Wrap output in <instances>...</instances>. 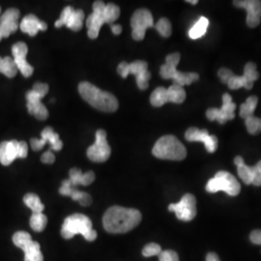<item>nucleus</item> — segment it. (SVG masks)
<instances>
[{
  "mask_svg": "<svg viewBox=\"0 0 261 261\" xmlns=\"http://www.w3.org/2000/svg\"><path fill=\"white\" fill-rule=\"evenodd\" d=\"M141 219V213L137 209L112 206L103 215V225L110 233H126L138 226Z\"/></svg>",
  "mask_w": 261,
  "mask_h": 261,
  "instance_id": "1",
  "label": "nucleus"
},
{
  "mask_svg": "<svg viewBox=\"0 0 261 261\" xmlns=\"http://www.w3.org/2000/svg\"><path fill=\"white\" fill-rule=\"evenodd\" d=\"M79 92L85 102L98 111L114 112L118 109V100L112 93L103 91L88 82L79 84Z\"/></svg>",
  "mask_w": 261,
  "mask_h": 261,
  "instance_id": "2",
  "label": "nucleus"
},
{
  "mask_svg": "<svg viewBox=\"0 0 261 261\" xmlns=\"http://www.w3.org/2000/svg\"><path fill=\"white\" fill-rule=\"evenodd\" d=\"M76 234H82L89 242L96 240L97 232L92 228V222L87 216L76 213L66 218L61 227L62 237L71 239Z\"/></svg>",
  "mask_w": 261,
  "mask_h": 261,
  "instance_id": "3",
  "label": "nucleus"
},
{
  "mask_svg": "<svg viewBox=\"0 0 261 261\" xmlns=\"http://www.w3.org/2000/svg\"><path fill=\"white\" fill-rule=\"evenodd\" d=\"M152 154L156 158L170 161H183L187 157L184 144L174 136H164L155 143Z\"/></svg>",
  "mask_w": 261,
  "mask_h": 261,
  "instance_id": "4",
  "label": "nucleus"
},
{
  "mask_svg": "<svg viewBox=\"0 0 261 261\" xmlns=\"http://www.w3.org/2000/svg\"><path fill=\"white\" fill-rule=\"evenodd\" d=\"M181 56L178 53L170 54L166 58V64L161 67L160 74L165 80H173V84L179 86L190 85L199 79L196 73H182L176 69V66L180 62Z\"/></svg>",
  "mask_w": 261,
  "mask_h": 261,
  "instance_id": "5",
  "label": "nucleus"
},
{
  "mask_svg": "<svg viewBox=\"0 0 261 261\" xmlns=\"http://www.w3.org/2000/svg\"><path fill=\"white\" fill-rule=\"evenodd\" d=\"M206 191L211 194L223 191L228 196H236L240 194L241 185L232 174L222 170L217 172L214 177L208 181Z\"/></svg>",
  "mask_w": 261,
  "mask_h": 261,
  "instance_id": "6",
  "label": "nucleus"
},
{
  "mask_svg": "<svg viewBox=\"0 0 261 261\" xmlns=\"http://www.w3.org/2000/svg\"><path fill=\"white\" fill-rule=\"evenodd\" d=\"M117 72L123 79L127 77L130 74L136 75L137 84L141 90H145L149 86L151 74L148 71V64L145 61L137 60V61H134L132 63L122 62L118 65Z\"/></svg>",
  "mask_w": 261,
  "mask_h": 261,
  "instance_id": "7",
  "label": "nucleus"
},
{
  "mask_svg": "<svg viewBox=\"0 0 261 261\" xmlns=\"http://www.w3.org/2000/svg\"><path fill=\"white\" fill-rule=\"evenodd\" d=\"M13 242L24 252V261H44L40 245L33 241L27 231H18L13 235Z\"/></svg>",
  "mask_w": 261,
  "mask_h": 261,
  "instance_id": "8",
  "label": "nucleus"
},
{
  "mask_svg": "<svg viewBox=\"0 0 261 261\" xmlns=\"http://www.w3.org/2000/svg\"><path fill=\"white\" fill-rule=\"evenodd\" d=\"M132 36L136 41H141L145 37V32L154 27V19L149 10H137L130 19Z\"/></svg>",
  "mask_w": 261,
  "mask_h": 261,
  "instance_id": "9",
  "label": "nucleus"
},
{
  "mask_svg": "<svg viewBox=\"0 0 261 261\" xmlns=\"http://www.w3.org/2000/svg\"><path fill=\"white\" fill-rule=\"evenodd\" d=\"M112 149L107 140V132H96V141L87 149V157L94 163H103L111 157Z\"/></svg>",
  "mask_w": 261,
  "mask_h": 261,
  "instance_id": "10",
  "label": "nucleus"
},
{
  "mask_svg": "<svg viewBox=\"0 0 261 261\" xmlns=\"http://www.w3.org/2000/svg\"><path fill=\"white\" fill-rule=\"evenodd\" d=\"M168 210L174 212L180 221L190 222L196 216V196L192 194H186L182 196L178 203L169 204Z\"/></svg>",
  "mask_w": 261,
  "mask_h": 261,
  "instance_id": "11",
  "label": "nucleus"
},
{
  "mask_svg": "<svg viewBox=\"0 0 261 261\" xmlns=\"http://www.w3.org/2000/svg\"><path fill=\"white\" fill-rule=\"evenodd\" d=\"M234 164L237 167L238 176L246 185L261 186V160L255 166L249 167L241 156H237L234 159Z\"/></svg>",
  "mask_w": 261,
  "mask_h": 261,
  "instance_id": "12",
  "label": "nucleus"
},
{
  "mask_svg": "<svg viewBox=\"0 0 261 261\" xmlns=\"http://www.w3.org/2000/svg\"><path fill=\"white\" fill-rule=\"evenodd\" d=\"M236 105L232 102V98L228 93L223 95V107L221 109L211 108L206 112V117L210 121L219 122L220 124H224L228 120H232L235 117Z\"/></svg>",
  "mask_w": 261,
  "mask_h": 261,
  "instance_id": "13",
  "label": "nucleus"
},
{
  "mask_svg": "<svg viewBox=\"0 0 261 261\" xmlns=\"http://www.w3.org/2000/svg\"><path fill=\"white\" fill-rule=\"evenodd\" d=\"M105 2L103 1H95L93 4V13L89 15L86 19V27L88 28V37L90 39H96L99 36L100 29L103 23H106L103 11L106 8Z\"/></svg>",
  "mask_w": 261,
  "mask_h": 261,
  "instance_id": "14",
  "label": "nucleus"
},
{
  "mask_svg": "<svg viewBox=\"0 0 261 261\" xmlns=\"http://www.w3.org/2000/svg\"><path fill=\"white\" fill-rule=\"evenodd\" d=\"M41 140L37 139H31L30 140V145L31 148L34 151H40L43 149V147L49 143L50 148L55 151H60L63 147V142L59 139V135L54 132V129L51 127H47L41 133Z\"/></svg>",
  "mask_w": 261,
  "mask_h": 261,
  "instance_id": "15",
  "label": "nucleus"
},
{
  "mask_svg": "<svg viewBox=\"0 0 261 261\" xmlns=\"http://www.w3.org/2000/svg\"><path fill=\"white\" fill-rule=\"evenodd\" d=\"M234 6L247 10V24L249 28H256L260 23V0H235Z\"/></svg>",
  "mask_w": 261,
  "mask_h": 261,
  "instance_id": "16",
  "label": "nucleus"
},
{
  "mask_svg": "<svg viewBox=\"0 0 261 261\" xmlns=\"http://www.w3.org/2000/svg\"><path fill=\"white\" fill-rule=\"evenodd\" d=\"M188 141H201L204 143L205 148L209 153H214L218 148V139L216 136L209 135L207 130H199L196 127L189 128L185 134Z\"/></svg>",
  "mask_w": 261,
  "mask_h": 261,
  "instance_id": "17",
  "label": "nucleus"
},
{
  "mask_svg": "<svg viewBox=\"0 0 261 261\" xmlns=\"http://www.w3.org/2000/svg\"><path fill=\"white\" fill-rule=\"evenodd\" d=\"M42 99L43 98L33 90H30L27 93L28 112L34 115L38 120H46L48 117L47 108L41 103Z\"/></svg>",
  "mask_w": 261,
  "mask_h": 261,
  "instance_id": "18",
  "label": "nucleus"
},
{
  "mask_svg": "<svg viewBox=\"0 0 261 261\" xmlns=\"http://www.w3.org/2000/svg\"><path fill=\"white\" fill-rule=\"evenodd\" d=\"M19 158V141L11 140L0 143V163L3 166H9Z\"/></svg>",
  "mask_w": 261,
  "mask_h": 261,
  "instance_id": "19",
  "label": "nucleus"
},
{
  "mask_svg": "<svg viewBox=\"0 0 261 261\" xmlns=\"http://www.w3.org/2000/svg\"><path fill=\"white\" fill-rule=\"evenodd\" d=\"M19 28L22 32L28 33L30 36L37 35L39 31H46L47 29V24L46 22L40 20L34 15H28L21 20Z\"/></svg>",
  "mask_w": 261,
  "mask_h": 261,
  "instance_id": "20",
  "label": "nucleus"
},
{
  "mask_svg": "<svg viewBox=\"0 0 261 261\" xmlns=\"http://www.w3.org/2000/svg\"><path fill=\"white\" fill-rule=\"evenodd\" d=\"M168 103H182L186 100V91L182 86L172 84L168 88Z\"/></svg>",
  "mask_w": 261,
  "mask_h": 261,
  "instance_id": "21",
  "label": "nucleus"
},
{
  "mask_svg": "<svg viewBox=\"0 0 261 261\" xmlns=\"http://www.w3.org/2000/svg\"><path fill=\"white\" fill-rule=\"evenodd\" d=\"M150 103L156 108L163 107L165 103H168V89L163 86L156 88L151 94Z\"/></svg>",
  "mask_w": 261,
  "mask_h": 261,
  "instance_id": "22",
  "label": "nucleus"
},
{
  "mask_svg": "<svg viewBox=\"0 0 261 261\" xmlns=\"http://www.w3.org/2000/svg\"><path fill=\"white\" fill-rule=\"evenodd\" d=\"M208 25H209L208 19H206L205 17H201L196 21V24L190 29L189 36L191 39H194V40L202 37L207 31Z\"/></svg>",
  "mask_w": 261,
  "mask_h": 261,
  "instance_id": "23",
  "label": "nucleus"
},
{
  "mask_svg": "<svg viewBox=\"0 0 261 261\" xmlns=\"http://www.w3.org/2000/svg\"><path fill=\"white\" fill-rule=\"evenodd\" d=\"M23 202L24 204L28 206V208H30L32 210L33 213H43L45 206L41 202L40 198L37 195L35 194H28L23 197Z\"/></svg>",
  "mask_w": 261,
  "mask_h": 261,
  "instance_id": "24",
  "label": "nucleus"
},
{
  "mask_svg": "<svg viewBox=\"0 0 261 261\" xmlns=\"http://www.w3.org/2000/svg\"><path fill=\"white\" fill-rule=\"evenodd\" d=\"M226 84L230 89H233V90L239 89L241 87H244L246 89H252L253 86V83L250 82L244 75H233L229 79V81L226 83Z\"/></svg>",
  "mask_w": 261,
  "mask_h": 261,
  "instance_id": "25",
  "label": "nucleus"
},
{
  "mask_svg": "<svg viewBox=\"0 0 261 261\" xmlns=\"http://www.w3.org/2000/svg\"><path fill=\"white\" fill-rule=\"evenodd\" d=\"M258 103V98L256 96H251L247 99L246 103H242L240 107V116L246 119L247 117L253 115V112L256 109Z\"/></svg>",
  "mask_w": 261,
  "mask_h": 261,
  "instance_id": "26",
  "label": "nucleus"
},
{
  "mask_svg": "<svg viewBox=\"0 0 261 261\" xmlns=\"http://www.w3.org/2000/svg\"><path fill=\"white\" fill-rule=\"evenodd\" d=\"M47 224V216L43 213H33L30 217V226L36 232L43 231L46 228Z\"/></svg>",
  "mask_w": 261,
  "mask_h": 261,
  "instance_id": "27",
  "label": "nucleus"
},
{
  "mask_svg": "<svg viewBox=\"0 0 261 261\" xmlns=\"http://www.w3.org/2000/svg\"><path fill=\"white\" fill-rule=\"evenodd\" d=\"M18 67L16 65V62L14 58H11L9 56H6L2 60L1 71L0 73L4 74L7 77H14L18 73Z\"/></svg>",
  "mask_w": 261,
  "mask_h": 261,
  "instance_id": "28",
  "label": "nucleus"
},
{
  "mask_svg": "<svg viewBox=\"0 0 261 261\" xmlns=\"http://www.w3.org/2000/svg\"><path fill=\"white\" fill-rule=\"evenodd\" d=\"M84 13L82 10H75L71 19L69 20L67 28L73 31H80L84 24Z\"/></svg>",
  "mask_w": 261,
  "mask_h": 261,
  "instance_id": "29",
  "label": "nucleus"
},
{
  "mask_svg": "<svg viewBox=\"0 0 261 261\" xmlns=\"http://www.w3.org/2000/svg\"><path fill=\"white\" fill-rule=\"evenodd\" d=\"M120 16V8L115 4H107L103 11V17L106 23H112Z\"/></svg>",
  "mask_w": 261,
  "mask_h": 261,
  "instance_id": "30",
  "label": "nucleus"
},
{
  "mask_svg": "<svg viewBox=\"0 0 261 261\" xmlns=\"http://www.w3.org/2000/svg\"><path fill=\"white\" fill-rule=\"evenodd\" d=\"M70 196L72 197L73 200L77 201L81 205L89 206L91 205V203H92V197H91L89 194L84 193V192H81V191H79L75 188L72 190Z\"/></svg>",
  "mask_w": 261,
  "mask_h": 261,
  "instance_id": "31",
  "label": "nucleus"
},
{
  "mask_svg": "<svg viewBox=\"0 0 261 261\" xmlns=\"http://www.w3.org/2000/svg\"><path fill=\"white\" fill-rule=\"evenodd\" d=\"M245 123L247 130L252 136H255L260 133V118L254 115H251L245 119Z\"/></svg>",
  "mask_w": 261,
  "mask_h": 261,
  "instance_id": "32",
  "label": "nucleus"
},
{
  "mask_svg": "<svg viewBox=\"0 0 261 261\" xmlns=\"http://www.w3.org/2000/svg\"><path fill=\"white\" fill-rule=\"evenodd\" d=\"M155 28L160 33V35L163 36V37L168 38L172 33L171 23L166 18H162V19H159L158 22L155 25Z\"/></svg>",
  "mask_w": 261,
  "mask_h": 261,
  "instance_id": "33",
  "label": "nucleus"
},
{
  "mask_svg": "<svg viewBox=\"0 0 261 261\" xmlns=\"http://www.w3.org/2000/svg\"><path fill=\"white\" fill-rule=\"evenodd\" d=\"M19 28V21H2L0 22V33L3 38L9 37Z\"/></svg>",
  "mask_w": 261,
  "mask_h": 261,
  "instance_id": "34",
  "label": "nucleus"
},
{
  "mask_svg": "<svg viewBox=\"0 0 261 261\" xmlns=\"http://www.w3.org/2000/svg\"><path fill=\"white\" fill-rule=\"evenodd\" d=\"M14 60L16 62V65L18 67V70L20 71V73L23 76L29 77L32 75L34 69L28 63L25 58H18V59H14Z\"/></svg>",
  "mask_w": 261,
  "mask_h": 261,
  "instance_id": "35",
  "label": "nucleus"
},
{
  "mask_svg": "<svg viewBox=\"0 0 261 261\" xmlns=\"http://www.w3.org/2000/svg\"><path fill=\"white\" fill-rule=\"evenodd\" d=\"M74 12H75V9L71 6H68V7L64 8V10L61 13L60 18L56 21V24H55L56 28H60L64 27V25L67 27V24H68V22H69V20L71 19Z\"/></svg>",
  "mask_w": 261,
  "mask_h": 261,
  "instance_id": "36",
  "label": "nucleus"
},
{
  "mask_svg": "<svg viewBox=\"0 0 261 261\" xmlns=\"http://www.w3.org/2000/svg\"><path fill=\"white\" fill-rule=\"evenodd\" d=\"M244 76H246L250 82L254 83L256 80H258L259 74L256 70V64L253 62H248L244 68Z\"/></svg>",
  "mask_w": 261,
  "mask_h": 261,
  "instance_id": "37",
  "label": "nucleus"
},
{
  "mask_svg": "<svg viewBox=\"0 0 261 261\" xmlns=\"http://www.w3.org/2000/svg\"><path fill=\"white\" fill-rule=\"evenodd\" d=\"M12 53L14 59H18V58H27L28 53V47L25 43L23 42H19L16 43L13 47H12Z\"/></svg>",
  "mask_w": 261,
  "mask_h": 261,
  "instance_id": "38",
  "label": "nucleus"
},
{
  "mask_svg": "<svg viewBox=\"0 0 261 261\" xmlns=\"http://www.w3.org/2000/svg\"><path fill=\"white\" fill-rule=\"evenodd\" d=\"M20 13L18 9L11 8L6 10L3 14L0 16V22L2 21H19Z\"/></svg>",
  "mask_w": 261,
  "mask_h": 261,
  "instance_id": "39",
  "label": "nucleus"
},
{
  "mask_svg": "<svg viewBox=\"0 0 261 261\" xmlns=\"http://www.w3.org/2000/svg\"><path fill=\"white\" fill-rule=\"evenodd\" d=\"M162 252V248L161 246L156 244V243H150L147 244L143 250H142V254L145 257H150V256H154V255H158Z\"/></svg>",
  "mask_w": 261,
  "mask_h": 261,
  "instance_id": "40",
  "label": "nucleus"
},
{
  "mask_svg": "<svg viewBox=\"0 0 261 261\" xmlns=\"http://www.w3.org/2000/svg\"><path fill=\"white\" fill-rule=\"evenodd\" d=\"M83 174H84V173H83L82 170H80L79 168H72V169H70V172H69L70 178H69V180L71 181V183H72L73 186L75 187L77 186V185H81Z\"/></svg>",
  "mask_w": 261,
  "mask_h": 261,
  "instance_id": "41",
  "label": "nucleus"
},
{
  "mask_svg": "<svg viewBox=\"0 0 261 261\" xmlns=\"http://www.w3.org/2000/svg\"><path fill=\"white\" fill-rule=\"evenodd\" d=\"M159 261H179L177 252L171 250L162 251L159 254Z\"/></svg>",
  "mask_w": 261,
  "mask_h": 261,
  "instance_id": "42",
  "label": "nucleus"
},
{
  "mask_svg": "<svg viewBox=\"0 0 261 261\" xmlns=\"http://www.w3.org/2000/svg\"><path fill=\"white\" fill-rule=\"evenodd\" d=\"M75 187L72 185V183H71V181L69 179L64 180L62 182V185L60 187V189H59V194L61 196H70V194H71V192H72V190Z\"/></svg>",
  "mask_w": 261,
  "mask_h": 261,
  "instance_id": "43",
  "label": "nucleus"
},
{
  "mask_svg": "<svg viewBox=\"0 0 261 261\" xmlns=\"http://www.w3.org/2000/svg\"><path fill=\"white\" fill-rule=\"evenodd\" d=\"M233 75V72L230 71V70L227 69V68H221V69L219 70V72H218V75H219L221 82H222L223 84H226V83L229 81V79Z\"/></svg>",
  "mask_w": 261,
  "mask_h": 261,
  "instance_id": "44",
  "label": "nucleus"
},
{
  "mask_svg": "<svg viewBox=\"0 0 261 261\" xmlns=\"http://www.w3.org/2000/svg\"><path fill=\"white\" fill-rule=\"evenodd\" d=\"M48 85L47 84H42V83H37L33 85V91L36 92L38 95H40L42 98H44L47 92H48Z\"/></svg>",
  "mask_w": 261,
  "mask_h": 261,
  "instance_id": "45",
  "label": "nucleus"
},
{
  "mask_svg": "<svg viewBox=\"0 0 261 261\" xmlns=\"http://www.w3.org/2000/svg\"><path fill=\"white\" fill-rule=\"evenodd\" d=\"M94 180H95V173L93 171H87L86 173L83 174L81 185L82 186H89L93 183Z\"/></svg>",
  "mask_w": 261,
  "mask_h": 261,
  "instance_id": "46",
  "label": "nucleus"
},
{
  "mask_svg": "<svg viewBox=\"0 0 261 261\" xmlns=\"http://www.w3.org/2000/svg\"><path fill=\"white\" fill-rule=\"evenodd\" d=\"M41 161H42V163H44V164L51 165V164H54L55 161H56V156H55V154H54L50 150H48V151H46V152L42 155Z\"/></svg>",
  "mask_w": 261,
  "mask_h": 261,
  "instance_id": "47",
  "label": "nucleus"
},
{
  "mask_svg": "<svg viewBox=\"0 0 261 261\" xmlns=\"http://www.w3.org/2000/svg\"><path fill=\"white\" fill-rule=\"evenodd\" d=\"M28 145L25 141H19V158L24 159L28 157Z\"/></svg>",
  "mask_w": 261,
  "mask_h": 261,
  "instance_id": "48",
  "label": "nucleus"
},
{
  "mask_svg": "<svg viewBox=\"0 0 261 261\" xmlns=\"http://www.w3.org/2000/svg\"><path fill=\"white\" fill-rule=\"evenodd\" d=\"M250 239L253 244L255 245H260L261 246V230H253L251 235H250Z\"/></svg>",
  "mask_w": 261,
  "mask_h": 261,
  "instance_id": "49",
  "label": "nucleus"
},
{
  "mask_svg": "<svg viewBox=\"0 0 261 261\" xmlns=\"http://www.w3.org/2000/svg\"><path fill=\"white\" fill-rule=\"evenodd\" d=\"M111 29L114 35H119L122 32V27L119 24H112Z\"/></svg>",
  "mask_w": 261,
  "mask_h": 261,
  "instance_id": "50",
  "label": "nucleus"
},
{
  "mask_svg": "<svg viewBox=\"0 0 261 261\" xmlns=\"http://www.w3.org/2000/svg\"><path fill=\"white\" fill-rule=\"evenodd\" d=\"M206 261H221L215 252H209L206 256Z\"/></svg>",
  "mask_w": 261,
  "mask_h": 261,
  "instance_id": "51",
  "label": "nucleus"
},
{
  "mask_svg": "<svg viewBox=\"0 0 261 261\" xmlns=\"http://www.w3.org/2000/svg\"><path fill=\"white\" fill-rule=\"evenodd\" d=\"M187 2H188V3H191V4H193V5H196V4L198 3L197 0H187Z\"/></svg>",
  "mask_w": 261,
  "mask_h": 261,
  "instance_id": "52",
  "label": "nucleus"
},
{
  "mask_svg": "<svg viewBox=\"0 0 261 261\" xmlns=\"http://www.w3.org/2000/svg\"><path fill=\"white\" fill-rule=\"evenodd\" d=\"M2 60H3V58H2V57H0V71H1V65H2Z\"/></svg>",
  "mask_w": 261,
  "mask_h": 261,
  "instance_id": "53",
  "label": "nucleus"
},
{
  "mask_svg": "<svg viewBox=\"0 0 261 261\" xmlns=\"http://www.w3.org/2000/svg\"><path fill=\"white\" fill-rule=\"evenodd\" d=\"M2 35H1V33H0V41H1V40H2Z\"/></svg>",
  "mask_w": 261,
  "mask_h": 261,
  "instance_id": "54",
  "label": "nucleus"
},
{
  "mask_svg": "<svg viewBox=\"0 0 261 261\" xmlns=\"http://www.w3.org/2000/svg\"><path fill=\"white\" fill-rule=\"evenodd\" d=\"M0 16H1V7H0Z\"/></svg>",
  "mask_w": 261,
  "mask_h": 261,
  "instance_id": "55",
  "label": "nucleus"
},
{
  "mask_svg": "<svg viewBox=\"0 0 261 261\" xmlns=\"http://www.w3.org/2000/svg\"><path fill=\"white\" fill-rule=\"evenodd\" d=\"M260 130H261V118H260Z\"/></svg>",
  "mask_w": 261,
  "mask_h": 261,
  "instance_id": "56",
  "label": "nucleus"
}]
</instances>
